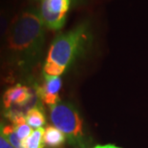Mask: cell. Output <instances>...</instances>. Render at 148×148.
<instances>
[{
    "mask_svg": "<svg viewBox=\"0 0 148 148\" xmlns=\"http://www.w3.org/2000/svg\"><path fill=\"white\" fill-rule=\"evenodd\" d=\"M43 140L45 145L50 148H59L64 144L66 136L53 125H49L44 129Z\"/></svg>",
    "mask_w": 148,
    "mask_h": 148,
    "instance_id": "7",
    "label": "cell"
},
{
    "mask_svg": "<svg viewBox=\"0 0 148 148\" xmlns=\"http://www.w3.org/2000/svg\"><path fill=\"white\" fill-rule=\"evenodd\" d=\"M11 18L5 11L0 10V55L3 56V51L5 48L9 29L11 25Z\"/></svg>",
    "mask_w": 148,
    "mask_h": 148,
    "instance_id": "9",
    "label": "cell"
},
{
    "mask_svg": "<svg viewBox=\"0 0 148 148\" xmlns=\"http://www.w3.org/2000/svg\"><path fill=\"white\" fill-rule=\"evenodd\" d=\"M62 80L60 77H44V81L40 86H36L37 95L44 103L50 107L58 103L59 91L61 89Z\"/></svg>",
    "mask_w": 148,
    "mask_h": 148,
    "instance_id": "6",
    "label": "cell"
},
{
    "mask_svg": "<svg viewBox=\"0 0 148 148\" xmlns=\"http://www.w3.org/2000/svg\"><path fill=\"white\" fill-rule=\"evenodd\" d=\"M92 148H121V147L116 146L114 144H105V145H96L95 147Z\"/></svg>",
    "mask_w": 148,
    "mask_h": 148,
    "instance_id": "13",
    "label": "cell"
},
{
    "mask_svg": "<svg viewBox=\"0 0 148 148\" xmlns=\"http://www.w3.org/2000/svg\"><path fill=\"white\" fill-rule=\"evenodd\" d=\"M44 27L40 16L34 12L26 11L15 15L3 51L4 63L19 69L33 65L42 52Z\"/></svg>",
    "mask_w": 148,
    "mask_h": 148,
    "instance_id": "1",
    "label": "cell"
},
{
    "mask_svg": "<svg viewBox=\"0 0 148 148\" xmlns=\"http://www.w3.org/2000/svg\"><path fill=\"white\" fill-rule=\"evenodd\" d=\"M50 119L75 146L84 143L83 121L77 108L70 102L59 101L50 107Z\"/></svg>",
    "mask_w": 148,
    "mask_h": 148,
    "instance_id": "3",
    "label": "cell"
},
{
    "mask_svg": "<svg viewBox=\"0 0 148 148\" xmlns=\"http://www.w3.org/2000/svg\"><path fill=\"white\" fill-rule=\"evenodd\" d=\"M0 148H14L1 133H0Z\"/></svg>",
    "mask_w": 148,
    "mask_h": 148,
    "instance_id": "12",
    "label": "cell"
},
{
    "mask_svg": "<svg viewBox=\"0 0 148 148\" xmlns=\"http://www.w3.org/2000/svg\"><path fill=\"white\" fill-rule=\"evenodd\" d=\"M3 59H4V58H3V56L0 55V65L3 64Z\"/></svg>",
    "mask_w": 148,
    "mask_h": 148,
    "instance_id": "14",
    "label": "cell"
},
{
    "mask_svg": "<svg viewBox=\"0 0 148 148\" xmlns=\"http://www.w3.org/2000/svg\"><path fill=\"white\" fill-rule=\"evenodd\" d=\"M44 129H34L29 138L23 140V148H44Z\"/></svg>",
    "mask_w": 148,
    "mask_h": 148,
    "instance_id": "11",
    "label": "cell"
},
{
    "mask_svg": "<svg viewBox=\"0 0 148 148\" xmlns=\"http://www.w3.org/2000/svg\"><path fill=\"white\" fill-rule=\"evenodd\" d=\"M71 0H42L39 16L44 26L52 31L60 30L64 26Z\"/></svg>",
    "mask_w": 148,
    "mask_h": 148,
    "instance_id": "5",
    "label": "cell"
},
{
    "mask_svg": "<svg viewBox=\"0 0 148 148\" xmlns=\"http://www.w3.org/2000/svg\"><path fill=\"white\" fill-rule=\"evenodd\" d=\"M0 133L9 140L14 148H23V140L17 136L14 128V125L4 124L0 122Z\"/></svg>",
    "mask_w": 148,
    "mask_h": 148,
    "instance_id": "10",
    "label": "cell"
},
{
    "mask_svg": "<svg viewBox=\"0 0 148 148\" xmlns=\"http://www.w3.org/2000/svg\"><path fill=\"white\" fill-rule=\"evenodd\" d=\"M25 119H26L27 123L34 129L42 128L46 124L45 114L39 105L27 111L26 115H25Z\"/></svg>",
    "mask_w": 148,
    "mask_h": 148,
    "instance_id": "8",
    "label": "cell"
},
{
    "mask_svg": "<svg viewBox=\"0 0 148 148\" xmlns=\"http://www.w3.org/2000/svg\"><path fill=\"white\" fill-rule=\"evenodd\" d=\"M89 38L87 24H80L53 40L43 65L44 77H60L79 55Z\"/></svg>",
    "mask_w": 148,
    "mask_h": 148,
    "instance_id": "2",
    "label": "cell"
},
{
    "mask_svg": "<svg viewBox=\"0 0 148 148\" xmlns=\"http://www.w3.org/2000/svg\"><path fill=\"white\" fill-rule=\"evenodd\" d=\"M37 95L36 89L30 88L21 83H17L12 87H9L5 91L2 97L3 106L5 111H12L22 113V110H27L38 106L36 103Z\"/></svg>",
    "mask_w": 148,
    "mask_h": 148,
    "instance_id": "4",
    "label": "cell"
}]
</instances>
